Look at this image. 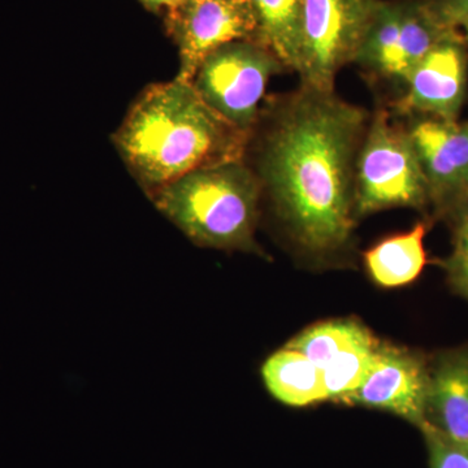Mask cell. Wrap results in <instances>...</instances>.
I'll return each instance as SVG.
<instances>
[{
  "label": "cell",
  "instance_id": "1",
  "mask_svg": "<svg viewBox=\"0 0 468 468\" xmlns=\"http://www.w3.org/2000/svg\"><path fill=\"white\" fill-rule=\"evenodd\" d=\"M371 113L300 85L270 98L250 135V165L292 241L315 257L346 248L356 227V160Z\"/></svg>",
  "mask_w": 468,
  "mask_h": 468
},
{
  "label": "cell",
  "instance_id": "2",
  "mask_svg": "<svg viewBox=\"0 0 468 468\" xmlns=\"http://www.w3.org/2000/svg\"><path fill=\"white\" fill-rule=\"evenodd\" d=\"M250 134L209 109L190 82L150 85L113 134L120 156L147 196L177 178L245 159Z\"/></svg>",
  "mask_w": 468,
  "mask_h": 468
},
{
  "label": "cell",
  "instance_id": "3",
  "mask_svg": "<svg viewBox=\"0 0 468 468\" xmlns=\"http://www.w3.org/2000/svg\"><path fill=\"white\" fill-rule=\"evenodd\" d=\"M155 207L196 245L258 251L261 187L246 159L197 169L149 194Z\"/></svg>",
  "mask_w": 468,
  "mask_h": 468
},
{
  "label": "cell",
  "instance_id": "4",
  "mask_svg": "<svg viewBox=\"0 0 468 468\" xmlns=\"http://www.w3.org/2000/svg\"><path fill=\"white\" fill-rule=\"evenodd\" d=\"M430 206L426 177L405 122L380 107L369 117L356 160V218L383 209Z\"/></svg>",
  "mask_w": 468,
  "mask_h": 468
},
{
  "label": "cell",
  "instance_id": "5",
  "mask_svg": "<svg viewBox=\"0 0 468 468\" xmlns=\"http://www.w3.org/2000/svg\"><path fill=\"white\" fill-rule=\"evenodd\" d=\"M286 68L254 39L221 46L197 68L190 84L209 109L250 134L261 115L268 82Z\"/></svg>",
  "mask_w": 468,
  "mask_h": 468
},
{
  "label": "cell",
  "instance_id": "6",
  "mask_svg": "<svg viewBox=\"0 0 468 468\" xmlns=\"http://www.w3.org/2000/svg\"><path fill=\"white\" fill-rule=\"evenodd\" d=\"M381 0H303L301 24V85L335 91L344 67L356 63Z\"/></svg>",
  "mask_w": 468,
  "mask_h": 468
},
{
  "label": "cell",
  "instance_id": "7",
  "mask_svg": "<svg viewBox=\"0 0 468 468\" xmlns=\"http://www.w3.org/2000/svg\"><path fill=\"white\" fill-rule=\"evenodd\" d=\"M165 29L180 57L176 79L192 81L199 64L221 46L255 39L249 0H184L165 14Z\"/></svg>",
  "mask_w": 468,
  "mask_h": 468
},
{
  "label": "cell",
  "instance_id": "8",
  "mask_svg": "<svg viewBox=\"0 0 468 468\" xmlns=\"http://www.w3.org/2000/svg\"><path fill=\"white\" fill-rule=\"evenodd\" d=\"M402 86L401 97L393 103L397 117L460 120L468 86V50L460 30L437 43L412 68Z\"/></svg>",
  "mask_w": 468,
  "mask_h": 468
},
{
  "label": "cell",
  "instance_id": "9",
  "mask_svg": "<svg viewBox=\"0 0 468 468\" xmlns=\"http://www.w3.org/2000/svg\"><path fill=\"white\" fill-rule=\"evenodd\" d=\"M405 124L426 177L431 206L449 217L468 194V120L414 116Z\"/></svg>",
  "mask_w": 468,
  "mask_h": 468
},
{
  "label": "cell",
  "instance_id": "10",
  "mask_svg": "<svg viewBox=\"0 0 468 468\" xmlns=\"http://www.w3.org/2000/svg\"><path fill=\"white\" fill-rule=\"evenodd\" d=\"M428 383L430 369L420 356L378 344L365 380L341 402L392 412L420 430L427 423Z\"/></svg>",
  "mask_w": 468,
  "mask_h": 468
},
{
  "label": "cell",
  "instance_id": "11",
  "mask_svg": "<svg viewBox=\"0 0 468 468\" xmlns=\"http://www.w3.org/2000/svg\"><path fill=\"white\" fill-rule=\"evenodd\" d=\"M427 423L468 448V347L446 351L430 369Z\"/></svg>",
  "mask_w": 468,
  "mask_h": 468
},
{
  "label": "cell",
  "instance_id": "12",
  "mask_svg": "<svg viewBox=\"0 0 468 468\" xmlns=\"http://www.w3.org/2000/svg\"><path fill=\"white\" fill-rule=\"evenodd\" d=\"M426 233V224L418 223L411 230L394 234L372 246L363 255L371 279L383 288H399L415 282L427 264Z\"/></svg>",
  "mask_w": 468,
  "mask_h": 468
},
{
  "label": "cell",
  "instance_id": "13",
  "mask_svg": "<svg viewBox=\"0 0 468 468\" xmlns=\"http://www.w3.org/2000/svg\"><path fill=\"white\" fill-rule=\"evenodd\" d=\"M261 378L271 396L284 405L304 408L328 399L322 369L288 346L264 362Z\"/></svg>",
  "mask_w": 468,
  "mask_h": 468
},
{
  "label": "cell",
  "instance_id": "14",
  "mask_svg": "<svg viewBox=\"0 0 468 468\" xmlns=\"http://www.w3.org/2000/svg\"><path fill=\"white\" fill-rule=\"evenodd\" d=\"M254 15L255 39L286 68L297 73L300 66L303 0H249Z\"/></svg>",
  "mask_w": 468,
  "mask_h": 468
},
{
  "label": "cell",
  "instance_id": "15",
  "mask_svg": "<svg viewBox=\"0 0 468 468\" xmlns=\"http://www.w3.org/2000/svg\"><path fill=\"white\" fill-rule=\"evenodd\" d=\"M458 32L442 26L430 0H402L401 34L394 81L402 85L428 52L449 34Z\"/></svg>",
  "mask_w": 468,
  "mask_h": 468
},
{
  "label": "cell",
  "instance_id": "16",
  "mask_svg": "<svg viewBox=\"0 0 468 468\" xmlns=\"http://www.w3.org/2000/svg\"><path fill=\"white\" fill-rule=\"evenodd\" d=\"M401 21L402 0H381L360 46L356 64L372 76L394 81Z\"/></svg>",
  "mask_w": 468,
  "mask_h": 468
},
{
  "label": "cell",
  "instance_id": "17",
  "mask_svg": "<svg viewBox=\"0 0 468 468\" xmlns=\"http://www.w3.org/2000/svg\"><path fill=\"white\" fill-rule=\"evenodd\" d=\"M371 335L367 329L358 323L340 320L311 326L286 346L300 351L323 369L338 354Z\"/></svg>",
  "mask_w": 468,
  "mask_h": 468
},
{
  "label": "cell",
  "instance_id": "18",
  "mask_svg": "<svg viewBox=\"0 0 468 468\" xmlns=\"http://www.w3.org/2000/svg\"><path fill=\"white\" fill-rule=\"evenodd\" d=\"M378 345L371 335L344 350L323 367V380L328 399L341 402L363 383L371 367Z\"/></svg>",
  "mask_w": 468,
  "mask_h": 468
},
{
  "label": "cell",
  "instance_id": "19",
  "mask_svg": "<svg viewBox=\"0 0 468 468\" xmlns=\"http://www.w3.org/2000/svg\"><path fill=\"white\" fill-rule=\"evenodd\" d=\"M426 441L428 467L430 468H468V448L452 441L426 423L420 428Z\"/></svg>",
  "mask_w": 468,
  "mask_h": 468
},
{
  "label": "cell",
  "instance_id": "20",
  "mask_svg": "<svg viewBox=\"0 0 468 468\" xmlns=\"http://www.w3.org/2000/svg\"><path fill=\"white\" fill-rule=\"evenodd\" d=\"M442 264L452 289L468 300V230L455 232L454 248Z\"/></svg>",
  "mask_w": 468,
  "mask_h": 468
},
{
  "label": "cell",
  "instance_id": "21",
  "mask_svg": "<svg viewBox=\"0 0 468 468\" xmlns=\"http://www.w3.org/2000/svg\"><path fill=\"white\" fill-rule=\"evenodd\" d=\"M431 7L442 26L460 30L468 20V0H430Z\"/></svg>",
  "mask_w": 468,
  "mask_h": 468
},
{
  "label": "cell",
  "instance_id": "22",
  "mask_svg": "<svg viewBox=\"0 0 468 468\" xmlns=\"http://www.w3.org/2000/svg\"><path fill=\"white\" fill-rule=\"evenodd\" d=\"M449 217L452 218L455 232L457 230H468V194L458 203L457 207L452 209Z\"/></svg>",
  "mask_w": 468,
  "mask_h": 468
},
{
  "label": "cell",
  "instance_id": "23",
  "mask_svg": "<svg viewBox=\"0 0 468 468\" xmlns=\"http://www.w3.org/2000/svg\"><path fill=\"white\" fill-rule=\"evenodd\" d=\"M183 2L184 0H140L141 5L153 14H162V12L167 14Z\"/></svg>",
  "mask_w": 468,
  "mask_h": 468
},
{
  "label": "cell",
  "instance_id": "24",
  "mask_svg": "<svg viewBox=\"0 0 468 468\" xmlns=\"http://www.w3.org/2000/svg\"><path fill=\"white\" fill-rule=\"evenodd\" d=\"M460 32L463 37L464 45H466L468 50V20L464 21L463 26L461 27Z\"/></svg>",
  "mask_w": 468,
  "mask_h": 468
}]
</instances>
